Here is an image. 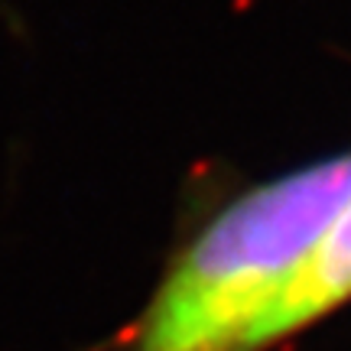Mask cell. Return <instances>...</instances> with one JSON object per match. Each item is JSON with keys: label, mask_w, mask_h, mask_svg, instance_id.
Instances as JSON below:
<instances>
[{"label": "cell", "mask_w": 351, "mask_h": 351, "mask_svg": "<svg viewBox=\"0 0 351 351\" xmlns=\"http://www.w3.org/2000/svg\"><path fill=\"white\" fill-rule=\"evenodd\" d=\"M351 199V153L244 192L173 263L137 351H244Z\"/></svg>", "instance_id": "obj_1"}, {"label": "cell", "mask_w": 351, "mask_h": 351, "mask_svg": "<svg viewBox=\"0 0 351 351\" xmlns=\"http://www.w3.org/2000/svg\"><path fill=\"white\" fill-rule=\"evenodd\" d=\"M351 300V199L332 218V225L315 241L309 257L300 263L283 296L270 306V313L254 326L247 348L257 351L270 341L283 339L296 328L328 315L341 302Z\"/></svg>", "instance_id": "obj_2"}]
</instances>
